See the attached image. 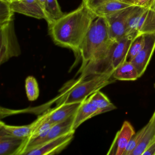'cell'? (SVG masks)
<instances>
[{
    "label": "cell",
    "instance_id": "5bb4252c",
    "mask_svg": "<svg viewBox=\"0 0 155 155\" xmlns=\"http://www.w3.org/2000/svg\"><path fill=\"white\" fill-rule=\"evenodd\" d=\"M81 102L63 104L47 110L48 118L54 124L68 118L76 113Z\"/></svg>",
    "mask_w": 155,
    "mask_h": 155
},
{
    "label": "cell",
    "instance_id": "d6986e66",
    "mask_svg": "<svg viewBox=\"0 0 155 155\" xmlns=\"http://www.w3.org/2000/svg\"><path fill=\"white\" fill-rule=\"evenodd\" d=\"M112 77L116 81H134L140 78L138 72L133 63L127 61L114 71Z\"/></svg>",
    "mask_w": 155,
    "mask_h": 155
},
{
    "label": "cell",
    "instance_id": "ffe728a7",
    "mask_svg": "<svg viewBox=\"0 0 155 155\" xmlns=\"http://www.w3.org/2000/svg\"><path fill=\"white\" fill-rule=\"evenodd\" d=\"M44 12L48 25H50L59 18L64 13L62 12L58 0H38Z\"/></svg>",
    "mask_w": 155,
    "mask_h": 155
},
{
    "label": "cell",
    "instance_id": "2e32d148",
    "mask_svg": "<svg viewBox=\"0 0 155 155\" xmlns=\"http://www.w3.org/2000/svg\"><path fill=\"white\" fill-rule=\"evenodd\" d=\"M74 114L65 120L54 124L50 130L47 136L42 139L39 142L37 147H35V148L42 145L51 140L58 137L60 136L75 130L72 129V123H73V119L74 117Z\"/></svg>",
    "mask_w": 155,
    "mask_h": 155
},
{
    "label": "cell",
    "instance_id": "cb8c5ba5",
    "mask_svg": "<svg viewBox=\"0 0 155 155\" xmlns=\"http://www.w3.org/2000/svg\"><path fill=\"white\" fill-rule=\"evenodd\" d=\"M144 44V36L140 35L137 36L132 41L127 56V61H131L139 54Z\"/></svg>",
    "mask_w": 155,
    "mask_h": 155
},
{
    "label": "cell",
    "instance_id": "7c38bea8",
    "mask_svg": "<svg viewBox=\"0 0 155 155\" xmlns=\"http://www.w3.org/2000/svg\"><path fill=\"white\" fill-rule=\"evenodd\" d=\"M10 3L12 9L15 13L47 20L46 15L38 0H15Z\"/></svg>",
    "mask_w": 155,
    "mask_h": 155
},
{
    "label": "cell",
    "instance_id": "52a82bcc",
    "mask_svg": "<svg viewBox=\"0 0 155 155\" xmlns=\"http://www.w3.org/2000/svg\"><path fill=\"white\" fill-rule=\"evenodd\" d=\"M137 6H130L105 18L112 41L118 40L127 35L128 21Z\"/></svg>",
    "mask_w": 155,
    "mask_h": 155
},
{
    "label": "cell",
    "instance_id": "4fadbf2b",
    "mask_svg": "<svg viewBox=\"0 0 155 155\" xmlns=\"http://www.w3.org/2000/svg\"><path fill=\"white\" fill-rule=\"evenodd\" d=\"M101 114H102L101 111L92 104L89 97L87 98L81 102L78 110L74 114L72 129L76 130L86 120Z\"/></svg>",
    "mask_w": 155,
    "mask_h": 155
},
{
    "label": "cell",
    "instance_id": "5b68a950",
    "mask_svg": "<svg viewBox=\"0 0 155 155\" xmlns=\"http://www.w3.org/2000/svg\"><path fill=\"white\" fill-rule=\"evenodd\" d=\"M155 33V1L148 7L137 6L128 21L127 35Z\"/></svg>",
    "mask_w": 155,
    "mask_h": 155
},
{
    "label": "cell",
    "instance_id": "f1b7e54d",
    "mask_svg": "<svg viewBox=\"0 0 155 155\" xmlns=\"http://www.w3.org/2000/svg\"></svg>",
    "mask_w": 155,
    "mask_h": 155
},
{
    "label": "cell",
    "instance_id": "ba28073f",
    "mask_svg": "<svg viewBox=\"0 0 155 155\" xmlns=\"http://www.w3.org/2000/svg\"><path fill=\"white\" fill-rule=\"evenodd\" d=\"M97 18H106L133 5L122 0H82V3Z\"/></svg>",
    "mask_w": 155,
    "mask_h": 155
},
{
    "label": "cell",
    "instance_id": "e0dca14e",
    "mask_svg": "<svg viewBox=\"0 0 155 155\" xmlns=\"http://www.w3.org/2000/svg\"><path fill=\"white\" fill-rule=\"evenodd\" d=\"M34 128V122L25 126H14L0 122V133L6 134L18 138L25 139L28 137Z\"/></svg>",
    "mask_w": 155,
    "mask_h": 155
},
{
    "label": "cell",
    "instance_id": "9c48e42d",
    "mask_svg": "<svg viewBox=\"0 0 155 155\" xmlns=\"http://www.w3.org/2000/svg\"><path fill=\"white\" fill-rule=\"evenodd\" d=\"M75 130L71 131L51 140L33 149L27 151L24 155H55L61 152L74 138Z\"/></svg>",
    "mask_w": 155,
    "mask_h": 155
},
{
    "label": "cell",
    "instance_id": "6da1fadb",
    "mask_svg": "<svg viewBox=\"0 0 155 155\" xmlns=\"http://www.w3.org/2000/svg\"><path fill=\"white\" fill-rule=\"evenodd\" d=\"M97 18L81 4L77 9L48 25L49 32L54 43L79 54L83 40L93 21Z\"/></svg>",
    "mask_w": 155,
    "mask_h": 155
},
{
    "label": "cell",
    "instance_id": "8fae6325",
    "mask_svg": "<svg viewBox=\"0 0 155 155\" xmlns=\"http://www.w3.org/2000/svg\"><path fill=\"white\" fill-rule=\"evenodd\" d=\"M136 133L133 126L126 120L117 132L111 146L107 153L108 155H124L129 141Z\"/></svg>",
    "mask_w": 155,
    "mask_h": 155
},
{
    "label": "cell",
    "instance_id": "44dd1931",
    "mask_svg": "<svg viewBox=\"0 0 155 155\" xmlns=\"http://www.w3.org/2000/svg\"><path fill=\"white\" fill-rule=\"evenodd\" d=\"M88 97L92 104L100 110L102 113L112 111L117 109L116 106L100 90L94 92Z\"/></svg>",
    "mask_w": 155,
    "mask_h": 155
},
{
    "label": "cell",
    "instance_id": "8992f818",
    "mask_svg": "<svg viewBox=\"0 0 155 155\" xmlns=\"http://www.w3.org/2000/svg\"><path fill=\"white\" fill-rule=\"evenodd\" d=\"M0 64L21 54L20 46L15 32L14 20L0 25Z\"/></svg>",
    "mask_w": 155,
    "mask_h": 155
},
{
    "label": "cell",
    "instance_id": "3957f363",
    "mask_svg": "<svg viewBox=\"0 0 155 155\" xmlns=\"http://www.w3.org/2000/svg\"><path fill=\"white\" fill-rule=\"evenodd\" d=\"M114 41L110 38L105 18H97L92 22L81 46V67L107 55Z\"/></svg>",
    "mask_w": 155,
    "mask_h": 155
},
{
    "label": "cell",
    "instance_id": "7a4b0ae2",
    "mask_svg": "<svg viewBox=\"0 0 155 155\" xmlns=\"http://www.w3.org/2000/svg\"><path fill=\"white\" fill-rule=\"evenodd\" d=\"M116 81L112 74L80 76L78 79L66 82L60 89L55 99L57 106L81 102L94 92Z\"/></svg>",
    "mask_w": 155,
    "mask_h": 155
},
{
    "label": "cell",
    "instance_id": "d4e9b609",
    "mask_svg": "<svg viewBox=\"0 0 155 155\" xmlns=\"http://www.w3.org/2000/svg\"><path fill=\"white\" fill-rule=\"evenodd\" d=\"M146 129V126L145 125L141 129L135 133V135L132 137L130 141H129L124 155H130L132 151L138 146L143 139Z\"/></svg>",
    "mask_w": 155,
    "mask_h": 155
},
{
    "label": "cell",
    "instance_id": "9a60e30c",
    "mask_svg": "<svg viewBox=\"0 0 155 155\" xmlns=\"http://www.w3.org/2000/svg\"><path fill=\"white\" fill-rule=\"evenodd\" d=\"M146 126V130L143 139L130 155H142L148 147L155 143V110Z\"/></svg>",
    "mask_w": 155,
    "mask_h": 155
},
{
    "label": "cell",
    "instance_id": "277c9868",
    "mask_svg": "<svg viewBox=\"0 0 155 155\" xmlns=\"http://www.w3.org/2000/svg\"><path fill=\"white\" fill-rule=\"evenodd\" d=\"M137 36L136 33H131L114 41L105 57L89 64V73L92 75L113 74L119 66L127 61L130 47Z\"/></svg>",
    "mask_w": 155,
    "mask_h": 155
},
{
    "label": "cell",
    "instance_id": "4316f807",
    "mask_svg": "<svg viewBox=\"0 0 155 155\" xmlns=\"http://www.w3.org/2000/svg\"><path fill=\"white\" fill-rule=\"evenodd\" d=\"M5 1H7L9 2H11L15 1V0H5Z\"/></svg>",
    "mask_w": 155,
    "mask_h": 155
},
{
    "label": "cell",
    "instance_id": "7402d4cb",
    "mask_svg": "<svg viewBox=\"0 0 155 155\" xmlns=\"http://www.w3.org/2000/svg\"><path fill=\"white\" fill-rule=\"evenodd\" d=\"M25 89L28 99L34 101L39 96V88L38 81L33 76H28L25 80Z\"/></svg>",
    "mask_w": 155,
    "mask_h": 155
},
{
    "label": "cell",
    "instance_id": "83f0119b",
    "mask_svg": "<svg viewBox=\"0 0 155 155\" xmlns=\"http://www.w3.org/2000/svg\"><path fill=\"white\" fill-rule=\"evenodd\" d=\"M154 88H155V83L154 84Z\"/></svg>",
    "mask_w": 155,
    "mask_h": 155
},
{
    "label": "cell",
    "instance_id": "603a6c76",
    "mask_svg": "<svg viewBox=\"0 0 155 155\" xmlns=\"http://www.w3.org/2000/svg\"><path fill=\"white\" fill-rule=\"evenodd\" d=\"M0 25L14 20L13 12L10 3L5 0H0Z\"/></svg>",
    "mask_w": 155,
    "mask_h": 155
},
{
    "label": "cell",
    "instance_id": "ac0fdd59",
    "mask_svg": "<svg viewBox=\"0 0 155 155\" xmlns=\"http://www.w3.org/2000/svg\"><path fill=\"white\" fill-rule=\"evenodd\" d=\"M24 140L1 133L0 155H17Z\"/></svg>",
    "mask_w": 155,
    "mask_h": 155
},
{
    "label": "cell",
    "instance_id": "484cf974",
    "mask_svg": "<svg viewBox=\"0 0 155 155\" xmlns=\"http://www.w3.org/2000/svg\"><path fill=\"white\" fill-rule=\"evenodd\" d=\"M142 155H155V142L148 147Z\"/></svg>",
    "mask_w": 155,
    "mask_h": 155
},
{
    "label": "cell",
    "instance_id": "30bf717a",
    "mask_svg": "<svg viewBox=\"0 0 155 155\" xmlns=\"http://www.w3.org/2000/svg\"><path fill=\"white\" fill-rule=\"evenodd\" d=\"M144 44L139 54L131 61L140 78L145 73L155 50V33L144 34Z\"/></svg>",
    "mask_w": 155,
    "mask_h": 155
}]
</instances>
